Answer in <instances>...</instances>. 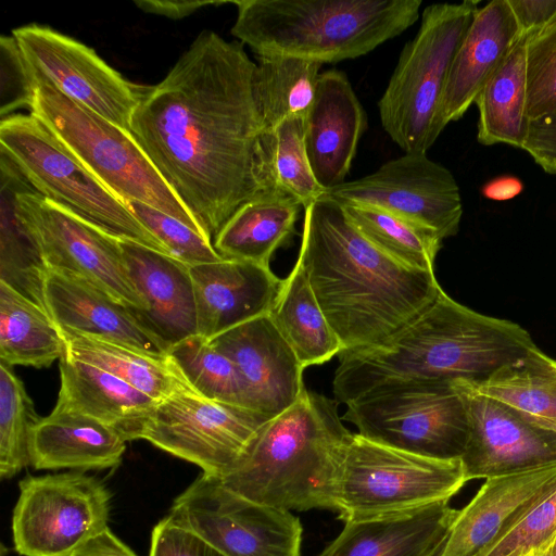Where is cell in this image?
<instances>
[{
	"label": "cell",
	"mask_w": 556,
	"mask_h": 556,
	"mask_svg": "<svg viewBox=\"0 0 556 556\" xmlns=\"http://www.w3.org/2000/svg\"><path fill=\"white\" fill-rule=\"evenodd\" d=\"M346 405L342 420L374 442L438 459H460L465 452L468 418L454 381L388 382Z\"/></svg>",
	"instance_id": "obj_10"
},
{
	"label": "cell",
	"mask_w": 556,
	"mask_h": 556,
	"mask_svg": "<svg viewBox=\"0 0 556 556\" xmlns=\"http://www.w3.org/2000/svg\"><path fill=\"white\" fill-rule=\"evenodd\" d=\"M255 70L241 42L203 30L144 87L131 118V135L212 241L243 204L279 189Z\"/></svg>",
	"instance_id": "obj_1"
},
{
	"label": "cell",
	"mask_w": 556,
	"mask_h": 556,
	"mask_svg": "<svg viewBox=\"0 0 556 556\" xmlns=\"http://www.w3.org/2000/svg\"><path fill=\"white\" fill-rule=\"evenodd\" d=\"M16 206L49 269L81 277L128 308H146L143 299L129 278L118 239L41 195L34 188L17 194Z\"/></svg>",
	"instance_id": "obj_14"
},
{
	"label": "cell",
	"mask_w": 556,
	"mask_h": 556,
	"mask_svg": "<svg viewBox=\"0 0 556 556\" xmlns=\"http://www.w3.org/2000/svg\"><path fill=\"white\" fill-rule=\"evenodd\" d=\"M468 418V438L460 457L465 478L489 479L556 463V430L454 381Z\"/></svg>",
	"instance_id": "obj_17"
},
{
	"label": "cell",
	"mask_w": 556,
	"mask_h": 556,
	"mask_svg": "<svg viewBox=\"0 0 556 556\" xmlns=\"http://www.w3.org/2000/svg\"><path fill=\"white\" fill-rule=\"evenodd\" d=\"M43 300L60 328L117 342L153 356H167V348L139 324L128 307L81 277L48 268Z\"/></svg>",
	"instance_id": "obj_23"
},
{
	"label": "cell",
	"mask_w": 556,
	"mask_h": 556,
	"mask_svg": "<svg viewBox=\"0 0 556 556\" xmlns=\"http://www.w3.org/2000/svg\"><path fill=\"white\" fill-rule=\"evenodd\" d=\"M119 244L129 278L146 303L143 311L129 308L139 324L167 350L197 334L190 265L135 241Z\"/></svg>",
	"instance_id": "obj_19"
},
{
	"label": "cell",
	"mask_w": 556,
	"mask_h": 556,
	"mask_svg": "<svg viewBox=\"0 0 556 556\" xmlns=\"http://www.w3.org/2000/svg\"><path fill=\"white\" fill-rule=\"evenodd\" d=\"M523 556H534V555H533V552H531V553H529L527 555H523Z\"/></svg>",
	"instance_id": "obj_51"
},
{
	"label": "cell",
	"mask_w": 556,
	"mask_h": 556,
	"mask_svg": "<svg viewBox=\"0 0 556 556\" xmlns=\"http://www.w3.org/2000/svg\"><path fill=\"white\" fill-rule=\"evenodd\" d=\"M465 382L475 392L556 430V359L538 346L482 381Z\"/></svg>",
	"instance_id": "obj_33"
},
{
	"label": "cell",
	"mask_w": 556,
	"mask_h": 556,
	"mask_svg": "<svg viewBox=\"0 0 556 556\" xmlns=\"http://www.w3.org/2000/svg\"><path fill=\"white\" fill-rule=\"evenodd\" d=\"M479 111L477 139L521 149L528 134L527 37H521L484 84L473 102Z\"/></svg>",
	"instance_id": "obj_30"
},
{
	"label": "cell",
	"mask_w": 556,
	"mask_h": 556,
	"mask_svg": "<svg viewBox=\"0 0 556 556\" xmlns=\"http://www.w3.org/2000/svg\"><path fill=\"white\" fill-rule=\"evenodd\" d=\"M227 1H161L136 0L135 4L143 12L162 15L168 18L179 20L191 15L195 11L207 5H219Z\"/></svg>",
	"instance_id": "obj_47"
},
{
	"label": "cell",
	"mask_w": 556,
	"mask_h": 556,
	"mask_svg": "<svg viewBox=\"0 0 556 556\" xmlns=\"http://www.w3.org/2000/svg\"><path fill=\"white\" fill-rule=\"evenodd\" d=\"M59 362L61 384L54 408L92 417L126 441L140 440L159 401L66 351Z\"/></svg>",
	"instance_id": "obj_26"
},
{
	"label": "cell",
	"mask_w": 556,
	"mask_h": 556,
	"mask_svg": "<svg viewBox=\"0 0 556 556\" xmlns=\"http://www.w3.org/2000/svg\"><path fill=\"white\" fill-rule=\"evenodd\" d=\"M323 197L341 204L389 211L431 229L442 239L458 232L463 215L453 174L427 153H405L365 177L327 189Z\"/></svg>",
	"instance_id": "obj_15"
},
{
	"label": "cell",
	"mask_w": 556,
	"mask_h": 556,
	"mask_svg": "<svg viewBox=\"0 0 556 556\" xmlns=\"http://www.w3.org/2000/svg\"><path fill=\"white\" fill-rule=\"evenodd\" d=\"M341 205L351 223L381 251L409 267L433 270L443 241L438 233L379 207L357 203Z\"/></svg>",
	"instance_id": "obj_36"
},
{
	"label": "cell",
	"mask_w": 556,
	"mask_h": 556,
	"mask_svg": "<svg viewBox=\"0 0 556 556\" xmlns=\"http://www.w3.org/2000/svg\"><path fill=\"white\" fill-rule=\"evenodd\" d=\"M169 515L225 556H301L302 525L291 510L257 504L202 473Z\"/></svg>",
	"instance_id": "obj_13"
},
{
	"label": "cell",
	"mask_w": 556,
	"mask_h": 556,
	"mask_svg": "<svg viewBox=\"0 0 556 556\" xmlns=\"http://www.w3.org/2000/svg\"><path fill=\"white\" fill-rule=\"evenodd\" d=\"M303 205L276 189L243 204L213 240L223 258L250 261L269 267L275 251L289 241Z\"/></svg>",
	"instance_id": "obj_28"
},
{
	"label": "cell",
	"mask_w": 556,
	"mask_h": 556,
	"mask_svg": "<svg viewBox=\"0 0 556 556\" xmlns=\"http://www.w3.org/2000/svg\"><path fill=\"white\" fill-rule=\"evenodd\" d=\"M26 61L68 98L130 132L144 87L124 78L90 47L48 26L12 30Z\"/></svg>",
	"instance_id": "obj_16"
},
{
	"label": "cell",
	"mask_w": 556,
	"mask_h": 556,
	"mask_svg": "<svg viewBox=\"0 0 556 556\" xmlns=\"http://www.w3.org/2000/svg\"><path fill=\"white\" fill-rule=\"evenodd\" d=\"M547 174L556 175V114L529 122L521 147Z\"/></svg>",
	"instance_id": "obj_45"
},
{
	"label": "cell",
	"mask_w": 556,
	"mask_h": 556,
	"mask_svg": "<svg viewBox=\"0 0 556 556\" xmlns=\"http://www.w3.org/2000/svg\"><path fill=\"white\" fill-rule=\"evenodd\" d=\"M71 556H138L121 541L109 528L93 536Z\"/></svg>",
	"instance_id": "obj_48"
},
{
	"label": "cell",
	"mask_w": 556,
	"mask_h": 556,
	"mask_svg": "<svg viewBox=\"0 0 556 556\" xmlns=\"http://www.w3.org/2000/svg\"><path fill=\"white\" fill-rule=\"evenodd\" d=\"M298 260L342 352L390 338L442 290L433 270L409 267L381 251L340 203L324 197L304 207Z\"/></svg>",
	"instance_id": "obj_2"
},
{
	"label": "cell",
	"mask_w": 556,
	"mask_h": 556,
	"mask_svg": "<svg viewBox=\"0 0 556 556\" xmlns=\"http://www.w3.org/2000/svg\"><path fill=\"white\" fill-rule=\"evenodd\" d=\"M305 119L302 115L289 116L273 129L277 187L294 197L303 208L326 191L317 181L308 160Z\"/></svg>",
	"instance_id": "obj_39"
},
{
	"label": "cell",
	"mask_w": 556,
	"mask_h": 556,
	"mask_svg": "<svg viewBox=\"0 0 556 556\" xmlns=\"http://www.w3.org/2000/svg\"><path fill=\"white\" fill-rule=\"evenodd\" d=\"M480 1L433 3L378 102L384 131L405 153H427L439 135V112L450 67Z\"/></svg>",
	"instance_id": "obj_7"
},
{
	"label": "cell",
	"mask_w": 556,
	"mask_h": 556,
	"mask_svg": "<svg viewBox=\"0 0 556 556\" xmlns=\"http://www.w3.org/2000/svg\"><path fill=\"white\" fill-rule=\"evenodd\" d=\"M33 72L36 89L30 114L105 187L125 203H144L206 236L131 132L68 98L45 76Z\"/></svg>",
	"instance_id": "obj_6"
},
{
	"label": "cell",
	"mask_w": 556,
	"mask_h": 556,
	"mask_svg": "<svg viewBox=\"0 0 556 556\" xmlns=\"http://www.w3.org/2000/svg\"><path fill=\"white\" fill-rule=\"evenodd\" d=\"M366 127L365 111L346 75L337 70L320 73L305 119V146L325 190L344 182Z\"/></svg>",
	"instance_id": "obj_22"
},
{
	"label": "cell",
	"mask_w": 556,
	"mask_h": 556,
	"mask_svg": "<svg viewBox=\"0 0 556 556\" xmlns=\"http://www.w3.org/2000/svg\"><path fill=\"white\" fill-rule=\"evenodd\" d=\"M523 185L517 177L501 176L488 181L482 187V194L489 200L507 201L521 193Z\"/></svg>",
	"instance_id": "obj_49"
},
{
	"label": "cell",
	"mask_w": 556,
	"mask_h": 556,
	"mask_svg": "<svg viewBox=\"0 0 556 556\" xmlns=\"http://www.w3.org/2000/svg\"><path fill=\"white\" fill-rule=\"evenodd\" d=\"M33 186L10 157L0 152V280L46 308L48 271L41 251L17 213V194Z\"/></svg>",
	"instance_id": "obj_29"
},
{
	"label": "cell",
	"mask_w": 556,
	"mask_h": 556,
	"mask_svg": "<svg viewBox=\"0 0 556 556\" xmlns=\"http://www.w3.org/2000/svg\"><path fill=\"white\" fill-rule=\"evenodd\" d=\"M0 80L1 118L30 108L36 78L13 35L0 38Z\"/></svg>",
	"instance_id": "obj_43"
},
{
	"label": "cell",
	"mask_w": 556,
	"mask_h": 556,
	"mask_svg": "<svg viewBox=\"0 0 556 556\" xmlns=\"http://www.w3.org/2000/svg\"><path fill=\"white\" fill-rule=\"evenodd\" d=\"M448 502L409 514L345 521L318 556H440L458 513Z\"/></svg>",
	"instance_id": "obj_25"
},
{
	"label": "cell",
	"mask_w": 556,
	"mask_h": 556,
	"mask_svg": "<svg viewBox=\"0 0 556 556\" xmlns=\"http://www.w3.org/2000/svg\"><path fill=\"white\" fill-rule=\"evenodd\" d=\"M534 556H556V533L541 547L533 551Z\"/></svg>",
	"instance_id": "obj_50"
},
{
	"label": "cell",
	"mask_w": 556,
	"mask_h": 556,
	"mask_svg": "<svg viewBox=\"0 0 556 556\" xmlns=\"http://www.w3.org/2000/svg\"><path fill=\"white\" fill-rule=\"evenodd\" d=\"M268 315L304 368L328 362L343 351L299 260L283 279Z\"/></svg>",
	"instance_id": "obj_31"
},
{
	"label": "cell",
	"mask_w": 556,
	"mask_h": 556,
	"mask_svg": "<svg viewBox=\"0 0 556 556\" xmlns=\"http://www.w3.org/2000/svg\"><path fill=\"white\" fill-rule=\"evenodd\" d=\"M556 533V484L479 556H523Z\"/></svg>",
	"instance_id": "obj_42"
},
{
	"label": "cell",
	"mask_w": 556,
	"mask_h": 556,
	"mask_svg": "<svg viewBox=\"0 0 556 556\" xmlns=\"http://www.w3.org/2000/svg\"><path fill=\"white\" fill-rule=\"evenodd\" d=\"M534 346L520 325L475 312L441 290L421 314L390 338L340 353L333 394L346 404L388 382H479Z\"/></svg>",
	"instance_id": "obj_3"
},
{
	"label": "cell",
	"mask_w": 556,
	"mask_h": 556,
	"mask_svg": "<svg viewBox=\"0 0 556 556\" xmlns=\"http://www.w3.org/2000/svg\"><path fill=\"white\" fill-rule=\"evenodd\" d=\"M0 152L41 195L118 240L169 254L129 206L31 114L1 118Z\"/></svg>",
	"instance_id": "obj_8"
},
{
	"label": "cell",
	"mask_w": 556,
	"mask_h": 556,
	"mask_svg": "<svg viewBox=\"0 0 556 556\" xmlns=\"http://www.w3.org/2000/svg\"><path fill=\"white\" fill-rule=\"evenodd\" d=\"M126 442L116 429L92 417L53 408L31 431L30 465L36 469L114 468Z\"/></svg>",
	"instance_id": "obj_27"
},
{
	"label": "cell",
	"mask_w": 556,
	"mask_h": 556,
	"mask_svg": "<svg viewBox=\"0 0 556 556\" xmlns=\"http://www.w3.org/2000/svg\"><path fill=\"white\" fill-rule=\"evenodd\" d=\"M138 220L152 232L168 253L188 265L212 263L223 257L213 241L184 222L141 202L126 203Z\"/></svg>",
	"instance_id": "obj_41"
},
{
	"label": "cell",
	"mask_w": 556,
	"mask_h": 556,
	"mask_svg": "<svg viewBox=\"0 0 556 556\" xmlns=\"http://www.w3.org/2000/svg\"><path fill=\"white\" fill-rule=\"evenodd\" d=\"M467 482L460 459H438L352 433L336 511L345 521L409 514L450 501Z\"/></svg>",
	"instance_id": "obj_9"
},
{
	"label": "cell",
	"mask_w": 556,
	"mask_h": 556,
	"mask_svg": "<svg viewBox=\"0 0 556 556\" xmlns=\"http://www.w3.org/2000/svg\"><path fill=\"white\" fill-rule=\"evenodd\" d=\"M521 38L508 0L479 7L450 67L439 112V127L459 119Z\"/></svg>",
	"instance_id": "obj_24"
},
{
	"label": "cell",
	"mask_w": 556,
	"mask_h": 556,
	"mask_svg": "<svg viewBox=\"0 0 556 556\" xmlns=\"http://www.w3.org/2000/svg\"><path fill=\"white\" fill-rule=\"evenodd\" d=\"M60 330L71 357L110 372L156 401L168 396L182 379L168 356L157 357L71 329Z\"/></svg>",
	"instance_id": "obj_34"
},
{
	"label": "cell",
	"mask_w": 556,
	"mask_h": 556,
	"mask_svg": "<svg viewBox=\"0 0 556 556\" xmlns=\"http://www.w3.org/2000/svg\"><path fill=\"white\" fill-rule=\"evenodd\" d=\"M149 556H225L170 515L152 530Z\"/></svg>",
	"instance_id": "obj_44"
},
{
	"label": "cell",
	"mask_w": 556,
	"mask_h": 556,
	"mask_svg": "<svg viewBox=\"0 0 556 556\" xmlns=\"http://www.w3.org/2000/svg\"><path fill=\"white\" fill-rule=\"evenodd\" d=\"M257 60L255 94L267 127L273 131L289 116H306L323 64L287 55H264Z\"/></svg>",
	"instance_id": "obj_35"
},
{
	"label": "cell",
	"mask_w": 556,
	"mask_h": 556,
	"mask_svg": "<svg viewBox=\"0 0 556 556\" xmlns=\"http://www.w3.org/2000/svg\"><path fill=\"white\" fill-rule=\"evenodd\" d=\"M210 341L236 365L249 409L271 419L291 407L304 391V367L268 314Z\"/></svg>",
	"instance_id": "obj_18"
},
{
	"label": "cell",
	"mask_w": 556,
	"mask_h": 556,
	"mask_svg": "<svg viewBox=\"0 0 556 556\" xmlns=\"http://www.w3.org/2000/svg\"><path fill=\"white\" fill-rule=\"evenodd\" d=\"M167 356L188 384L201 395L247 407L236 365L208 339L198 333L188 337L173 345Z\"/></svg>",
	"instance_id": "obj_37"
},
{
	"label": "cell",
	"mask_w": 556,
	"mask_h": 556,
	"mask_svg": "<svg viewBox=\"0 0 556 556\" xmlns=\"http://www.w3.org/2000/svg\"><path fill=\"white\" fill-rule=\"evenodd\" d=\"M13 509L14 549L23 556H71L104 531L111 494L92 476L73 471L20 481Z\"/></svg>",
	"instance_id": "obj_11"
},
{
	"label": "cell",
	"mask_w": 556,
	"mask_h": 556,
	"mask_svg": "<svg viewBox=\"0 0 556 556\" xmlns=\"http://www.w3.org/2000/svg\"><path fill=\"white\" fill-rule=\"evenodd\" d=\"M65 351L48 311L0 280V363L47 368Z\"/></svg>",
	"instance_id": "obj_32"
},
{
	"label": "cell",
	"mask_w": 556,
	"mask_h": 556,
	"mask_svg": "<svg viewBox=\"0 0 556 556\" xmlns=\"http://www.w3.org/2000/svg\"><path fill=\"white\" fill-rule=\"evenodd\" d=\"M521 37L530 36L556 18V0H508Z\"/></svg>",
	"instance_id": "obj_46"
},
{
	"label": "cell",
	"mask_w": 556,
	"mask_h": 556,
	"mask_svg": "<svg viewBox=\"0 0 556 556\" xmlns=\"http://www.w3.org/2000/svg\"><path fill=\"white\" fill-rule=\"evenodd\" d=\"M38 416L11 366L0 363V477L11 479L30 465L29 441Z\"/></svg>",
	"instance_id": "obj_38"
},
{
	"label": "cell",
	"mask_w": 556,
	"mask_h": 556,
	"mask_svg": "<svg viewBox=\"0 0 556 556\" xmlns=\"http://www.w3.org/2000/svg\"><path fill=\"white\" fill-rule=\"evenodd\" d=\"M556 484V463L485 479L458 510L440 556H479Z\"/></svg>",
	"instance_id": "obj_21"
},
{
	"label": "cell",
	"mask_w": 556,
	"mask_h": 556,
	"mask_svg": "<svg viewBox=\"0 0 556 556\" xmlns=\"http://www.w3.org/2000/svg\"><path fill=\"white\" fill-rule=\"evenodd\" d=\"M352 433L333 400L308 391L268 420L222 484L251 502L287 510L336 511L339 477Z\"/></svg>",
	"instance_id": "obj_4"
},
{
	"label": "cell",
	"mask_w": 556,
	"mask_h": 556,
	"mask_svg": "<svg viewBox=\"0 0 556 556\" xmlns=\"http://www.w3.org/2000/svg\"><path fill=\"white\" fill-rule=\"evenodd\" d=\"M231 34L257 56L324 63L375 50L419 17L420 0H240Z\"/></svg>",
	"instance_id": "obj_5"
},
{
	"label": "cell",
	"mask_w": 556,
	"mask_h": 556,
	"mask_svg": "<svg viewBox=\"0 0 556 556\" xmlns=\"http://www.w3.org/2000/svg\"><path fill=\"white\" fill-rule=\"evenodd\" d=\"M527 37V117L556 114V18Z\"/></svg>",
	"instance_id": "obj_40"
},
{
	"label": "cell",
	"mask_w": 556,
	"mask_h": 556,
	"mask_svg": "<svg viewBox=\"0 0 556 556\" xmlns=\"http://www.w3.org/2000/svg\"><path fill=\"white\" fill-rule=\"evenodd\" d=\"M268 420L247 407L201 395L182 377L176 390L157 402L140 440L220 478Z\"/></svg>",
	"instance_id": "obj_12"
},
{
	"label": "cell",
	"mask_w": 556,
	"mask_h": 556,
	"mask_svg": "<svg viewBox=\"0 0 556 556\" xmlns=\"http://www.w3.org/2000/svg\"><path fill=\"white\" fill-rule=\"evenodd\" d=\"M190 275L198 334L208 340L268 314L283 281L269 267L230 258L191 265Z\"/></svg>",
	"instance_id": "obj_20"
}]
</instances>
